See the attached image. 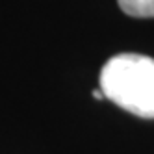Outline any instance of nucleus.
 <instances>
[{
	"instance_id": "nucleus-1",
	"label": "nucleus",
	"mask_w": 154,
	"mask_h": 154,
	"mask_svg": "<svg viewBox=\"0 0 154 154\" xmlns=\"http://www.w3.org/2000/svg\"><path fill=\"white\" fill-rule=\"evenodd\" d=\"M104 98L143 119H154V60L143 54H117L100 71Z\"/></svg>"
},
{
	"instance_id": "nucleus-2",
	"label": "nucleus",
	"mask_w": 154,
	"mask_h": 154,
	"mask_svg": "<svg viewBox=\"0 0 154 154\" xmlns=\"http://www.w3.org/2000/svg\"><path fill=\"white\" fill-rule=\"evenodd\" d=\"M119 8L130 17L149 19L154 17V0H117Z\"/></svg>"
},
{
	"instance_id": "nucleus-3",
	"label": "nucleus",
	"mask_w": 154,
	"mask_h": 154,
	"mask_svg": "<svg viewBox=\"0 0 154 154\" xmlns=\"http://www.w3.org/2000/svg\"><path fill=\"white\" fill-rule=\"evenodd\" d=\"M93 97L97 98V100H102V98H104V93L100 91V87H98V89H95V91H93Z\"/></svg>"
}]
</instances>
